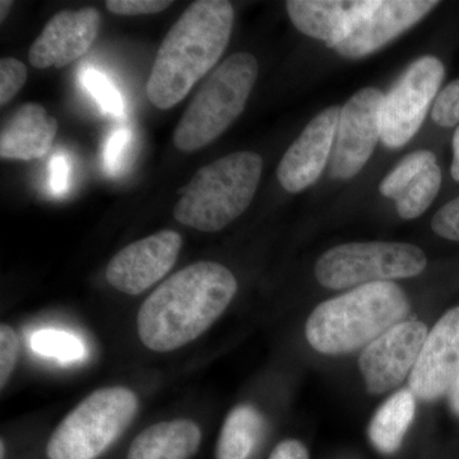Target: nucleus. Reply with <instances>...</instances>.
Here are the masks:
<instances>
[{
  "label": "nucleus",
  "instance_id": "1",
  "mask_svg": "<svg viewBox=\"0 0 459 459\" xmlns=\"http://www.w3.org/2000/svg\"><path fill=\"white\" fill-rule=\"evenodd\" d=\"M238 291L225 265L197 262L169 277L148 296L138 313V334L148 349L174 351L212 327Z\"/></svg>",
  "mask_w": 459,
  "mask_h": 459
},
{
  "label": "nucleus",
  "instance_id": "2",
  "mask_svg": "<svg viewBox=\"0 0 459 459\" xmlns=\"http://www.w3.org/2000/svg\"><path fill=\"white\" fill-rule=\"evenodd\" d=\"M234 8L225 0H198L186 8L157 51L147 82L151 104L169 110L216 65L228 47Z\"/></svg>",
  "mask_w": 459,
  "mask_h": 459
},
{
  "label": "nucleus",
  "instance_id": "3",
  "mask_svg": "<svg viewBox=\"0 0 459 459\" xmlns=\"http://www.w3.org/2000/svg\"><path fill=\"white\" fill-rule=\"evenodd\" d=\"M410 312L406 292L397 283L355 287L319 304L305 327L307 342L325 355H346L367 347Z\"/></svg>",
  "mask_w": 459,
  "mask_h": 459
},
{
  "label": "nucleus",
  "instance_id": "4",
  "mask_svg": "<svg viewBox=\"0 0 459 459\" xmlns=\"http://www.w3.org/2000/svg\"><path fill=\"white\" fill-rule=\"evenodd\" d=\"M262 169V157L250 151L231 153L204 166L181 190L175 219L204 232L226 228L252 204Z\"/></svg>",
  "mask_w": 459,
  "mask_h": 459
},
{
  "label": "nucleus",
  "instance_id": "5",
  "mask_svg": "<svg viewBox=\"0 0 459 459\" xmlns=\"http://www.w3.org/2000/svg\"><path fill=\"white\" fill-rule=\"evenodd\" d=\"M258 77V62L252 54L238 53L214 69L174 133V143L183 152H195L219 138L243 113Z\"/></svg>",
  "mask_w": 459,
  "mask_h": 459
},
{
  "label": "nucleus",
  "instance_id": "6",
  "mask_svg": "<svg viewBox=\"0 0 459 459\" xmlns=\"http://www.w3.org/2000/svg\"><path fill=\"white\" fill-rule=\"evenodd\" d=\"M138 411L137 395L126 386L99 389L84 398L51 434L49 459H98L129 428Z\"/></svg>",
  "mask_w": 459,
  "mask_h": 459
},
{
  "label": "nucleus",
  "instance_id": "7",
  "mask_svg": "<svg viewBox=\"0 0 459 459\" xmlns=\"http://www.w3.org/2000/svg\"><path fill=\"white\" fill-rule=\"evenodd\" d=\"M424 250L412 244L349 243L320 256L314 273L320 285L332 290L388 282L419 276L427 268Z\"/></svg>",
  "mask_w": 459,
  "mask_h": 459
},
{
  "label": "nucleus",
  "instance_id": "8",
  "mask_svg": "<svg viewBox=\"0 0 459 459\" xmlns=\"http://www.w3.org/2000/svg\"><path fill=\"white\" fill-rule=\"evenodd\" d=\"M444 77L446 66L442 60L425 56L415 60L398 78L383 99L382 142L386 147H403L415 137L439 95Z\"/></svg>",
  "mask_w": 459,
  "mask_h": 459
},
{
  "label": "nucleus",
  "instance_id": "9",
  "mask_svg": "<svg viewBox=\"0 0 459 459\" xmlns=\"http://www.w3.org/2000/svg\"><path fill=\"white\" fill-rule=\"evenodd\" d=\"M382 91L368 87L356 92L341 108L329 174L351 179L369 161L377 141L382 140Z\"/></svg>",
  "mask_w": 459,
  "mask_h": 459
},
{
  "label": "nucleus",
  "instance_id": "10",
  "mask_svg": "<svg viewBox=\"0 0 459 459\" xmlns=\"http://www.w3.org/2000/svg\"><path fill=\"white\" fill-rule=\"evenodd\" d=\"M428 333L420 320H403L368 344L359 358L368 392L382 394L400 385L415 367Z\"/></svg>",
  "mask_w": 459,
  "mask_h": 459
},
{
  "label": "nucleus",
  "instance_id": "11",
  "mask_svg": "<svg viewBox=\"0 0 459 459\" xmlns=\"http://www.w3.org/2000/svg\"><path fill=\"white\" fill-rule=\"evenodd\" d=\"M181 244L180 235L171 230L129 244L108 263V282L124 294H142L174 267Z\"/></svg>",
  "mask_w": 459,
  "mask_h": 459
},
{
  "label": "nucleus",
  "instance_id": "12",
  "mask_svg": "<svg viewBox=\"0 0 459 459\" xmlns=\"http://www.w3.org/2000/svg\"><path fill=\"white\" fill-rule=\"evenodd\" d=\"M437 5H439V2L370 0L369 7L355 21L349 35L332 49L353 59L369 56L416 25Z\"/></svg>",
  "mask_w": 459,
  "mask_h": 459
},
{
  "label": "nucleus",
  "instance_id": "13",
  "mask_svg": "<svg viewBox=\"0 0 459 459\" xmlns=\"http://www.w3.org/2000/svg\"><path fill=\"white\" fill-rule=\"evenodd\" d=\"M459 376V307L448 310L428 333L410 374L411 392L422 401L448 394Z\"/></svg>",
  "mask_w": 459,
  "mask_h": 459
},
{
  "label": "nucleus",
  "instance_id": "14",
  "mask_svg": "<svg viewBox=\"0 0 459 459\" xmlns=\"http://www.w3.org/2000/svg\"><path fill=\"white\" fill-rule=\"evenodd\" d=\"M341 108L331 107L316 115L286 151L277 178L289 193H300L319 179L331 160Z\"/></svg>",
  "mask_w": 459,
  "mask_h": 459
},
{
  "label": "nucleus",
  "instance_id": "15",
  "mask_svg": "<svg viewBox=\"0 0 459 459\" xmlns=\"http://www.w3.org/2000/svg\"><path fill=\"white\" fill-rule=\"evenodd\" d=\"M98 9L62 11L51 18L30 48L29 60L35 68H63L83 56L100 30Z\"/></svg>",
  "mask_w": 459,
  "mask_h": 459
},
{
  "label": "nucleus",
  "instance_id": "16",
  "mask_svg": "<svg viewBox=\"0 0 459 459\" xmlns=\"http://www.w3.org/2000/svg\"><path fill=\"white\" fill-rule=\"evenodd\" d=\"M370 5V0L325 2V0H290L286 3L290 20L299 31L325 41L328 48L349 35L355 21Z\"/></svg>",
  "mask_w": 459,
  "mask_h": 459
},
{
  "label": "nucleus",
  "instance_id": "17",
  "mask_svg": "<svg viewBox=\"0 0 459 459\" xmlns=\"http://www.w3.org/2000/svg\"><path fill=\"white\" fill-rule=\"evenodd\" d=\"M57 132L56 117L35 102L22 105L9 117L0 134L2 159H41L47 155Z\"/></svg>",
  "mask_w": 459,
  "mask_h": 459
},
{
  "label": "nucleus",
  "instance_id": "18",
  "mask_svg": "<svg viewBox=\"0 0 459 459\" xmlns=\"http://www.w3.org/2000/svg\"><path fill=\"white\" fill-rule=\"evenodd\" d=\"M201 429L188 419L160 422L133 440L126 459H192L201 446Z\"/></svg>",
  "mask_w": 459,
  "mask_h": 459
},
{
  "label": "nucleus",
  "instance_id": "19",
  "mask_svg": "<svg viewBox=\"0 0 459 459\" xmlns=\"http://www.w3.org/2000/svg\"><path fill=\"white\" fill-rule=\"evenodd\" d=\"M416 412V395L411 389L392 394L377 410L369 424V439L383 455H394L401 448Z\"/></svg>",
  "mask_w": 459,
  "mask_h": 459
},
{
  "label": "nucleus",
  "instance_id": "20",
  "mask_svg": "<svg viewBox=\"0 0 459 459\" xmlns=\"http://www.w3.org/2000/svg\"><path fill=\"white\" fill-rule=\"evenodd\" d=\"M263 418L252 404H238L223 422L216 459H249L261 439Z\"/></svg>",
  "mask_w": 459,
  "mask_h": 459
},
{
  "label": "nucleus",
  "instance_id": "21",
  "mask_svg": "<svg viewBox=\"0 0 459 459\" xmlns=\"http://www.w3.org/2000/svg\"><path fill=\"white\" fill-rule=\"evenodd\" d=\"M440 186L442 169L435 160L412 178L394 199L398 214L404 220L418 219L433 204Z\"/></svg>",
  "mask_w": 459,
  "mask_h": 459
},
{
  "label": "nucleus",
  "instance_id": "22",
  "mask_svg": "<svg viewBox=\"0 0 459 459\" xmlns=\"http://www.w3.org/2000/svg\"><path fill=\"white\" fill-rule=\"evenodd\" d=\"M31 346L40 355L49 356L60 361L80 360L84 355L83 344L77 337L51 329L33 334Z\"/></svg>",
  "mask_w": 459,
  "mask_h": 459
},
{
  "label": "nucleus",
  "instance_id": "23",
  "mask_svg": "<svg viewBox=\"0 0 459 459\" xmlns=\"http://www.w3.org/2000/svg\"><path fill=\"white\" fill-rule=\"evenodd\" d=\"M435 160L437 157L431 151L419 150L410 153L382 180L379 186L380 193L385 197L394 199L412 178Z\"/></svg>",
  "mask_w": 459,
  "mask_h": 459
},
{
  "label": "nucleus",
  "instance_id": "24",
  "mask_svg": "<svg viewBox=\"0 0 459 459\" xmlns=\"http://www.w3.org/2000/svg\"><path fill=\"white\" fill-rule=\"evenodd\" d=\"M80 80L84 89L89 91L105 113L115 115V117H123L124 101L122 95L101 72L87 66L81 72Z\"/></svg>",
  "mask_w": 459,
  "mask_h": 459
},
{
  "label": "nucleus",
  "instance_id": "25",
  "mask_svg": "<svg viewBox=\"0 0 459 459\" xmlns=\"http://www.w3.org/2000/svg\"><path fill=\"white\" fill-rule=\"evenodd\" d=\"M431 117L442 128L459 126V78L440 91L431 108Z\"/></svg>",
  "mask_w": 459,
  "mask_h": 459
},
{
  "label": "nucleus",
  "instance_id": "26",
  "mask_svg": "<svg viewBox=\"0 0 459 459\" xmlns=\"http://www.w3.org/2000/svg\"><path fill=\"white\" fill-rule=\"evenodd\" d=\"M27 81V69L14 57H2L0 60V104H8Z\"/></svg>",
  "mask_w": 459,
  "mask_h": 459
},
{
  "label": "nucleus",
  "instance_id": "27",
  "mask_svg": "<svg viewBox=\"0 0 459 459\" xmlns=\"http://www.w3.org/2000/svg\"><path fill=\"white\" fill-rule=\"evenodd\" d=\"M18 337L14 329L8 325L0 327V386L7 385L9 377L16 368L18 356Z\"/></svg>",
  "mask_w": 459,
  "mask_h": 459
},
{
  "label": "nucleus",
  "instance_id": "28",
  "mask_svg": "<svg viewBox=\"0 0 459 459\" xmlns=\"http://www.w3.org/2000/svg\"><path fill=\"white\" fill-rule=\"evenodd\" d=\"M132 133L128 129H117L108 137L105 147V165L110 174L117 175L122 170L126 152L131 147Z\"/></svg>",
  "mask_w": 459,
  "mask_h": 459
},
{
  "label": "nucleus",
  "instance_id": "29",
  "mask_svg": "<svg viewBox=\"0 0 459 459\" xmlns=\"http://www.w3.org/2000/svg\"><path fill=\"white\" fill-rule=\"evenodd\" d=\"M431 228L440 238L459 243V195L435 213Z\"/></svg>",
  "mask_w": 459,
  "mask_h": 459
},
{
  "label": "nucleus",
  "instance_id": "30",
  "mask_svg": "<svg viewBox=\"0 0 459 459\" xmlns=\"http://www.w3.org/2000/svg\"><path fill=\"white\" fill-rule=\"evenodd\" d=\"M172 4L168 0H108L107 8L119 16H138L165 11Z\"/></svg>",
  "mask_w": 459,
  "mask_h": 459
},
{
  "label": "nucleus",
  "instance_id": "31",
  "mask_svg": "<svg viewBox=\"0 0 459 459\" xmlns=\"http://www.w3.org/2000/svg\"><path fill=\"white\" fill-rule=\"evenodd\" d=\"M50 186L54 195H65L68 189V161L65 156H54L50 161Z\"/></svg>",
  "mask_w": 459,
  "mask_h": 459
},
{
  "label": "nucleus",
  "instance_id": "32",
  "mask_svg": "<svg viewBox=\"0 0 459 459\" xmlns=\"http://www.w3.org/2000/svg\"><path fill=\"white\" fill-rule=\"evenodd\" d=\"M270 459H309V452L303 443L296 439H286L277 444Z\"/></svg>",
  "mask_w": 459,
  "mask_h": 459
},
{
  "label": "nucleus",
  "instance_id": "33",
  "mask_svg": "<svg viewBox=\"0 0 459 459\" xmlns=\"http://www.w3.org/2000/svg\"><path fill=\"white\" fill-rule=\"evenodd\" d=\"M453 179L459 183V126L453 135V161L451 168Z\"/></svg>",
  "mask_w": 459,
  "mask_h": 459
},
{
  "label": "nucleus",
  "instance_id": "34",
  "mask_svg": "<svg viewBox=\"0 0 459 459\" xmlns=\"http://www.w3.org/2000/svg\"><path fill=\"white\" fill-rule=\"evenodd\" d=\"M448 397L449 406H451L453 413L459 418V376L457 379H455V385H452Z\"/></svg>",
  "mask_w": 459,
  "mask_h": 459
},
{
  "label": "nucleus",
  "instance_id": "35",
  "mask_svg": "<svg viewBox=\"0 0 459 459\" xmlns=\"http://www.w3.org/2000/svg\"><path fill=\"white\" fill-rule=\"evenodd\" d=\"M12 5H13V2H9V0L0 2V18H2V21H4V18L8 16Z\"/></svg>",
  "mask_w": 459,
  "mask_h": 459
},
{
  "label": "nucleus",
  "instance_id": "36",
  "mask_svg": "<svg viewBox=\"0 0 459 459\" xmlns=\"http://www.w3.org/2000/svg\"><path fill=\"white\" fill-rule=\"evenodd\" d=\"M0 451H2V455H0V458H5V444L4 440H2V444H0Z\"/></svg>",
  "mask_w": 459,
  "mask_h": 459
}]
</instances>
